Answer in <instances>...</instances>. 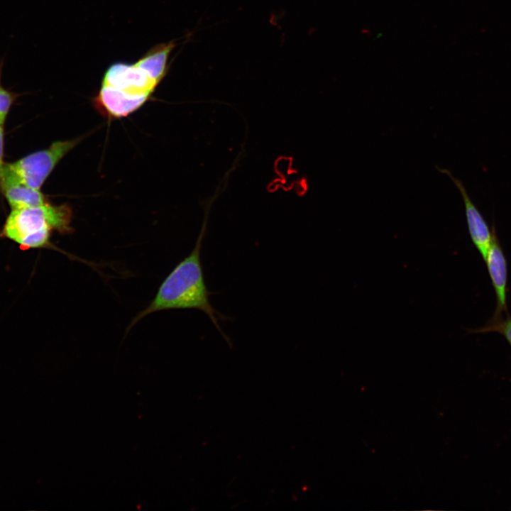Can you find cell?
Listing matches in <instances>:
<instances>
[{
	"label": "cell",
	"mask_w": 511,
	"mask_h": 511,
	"mask_svg": "<svg viewBox=\"0 0 511 511\" xmlns=\"http://www.w3.org/2000/svg\"><path fill=\"white\" fill-rule=\"evenodd\" d=\"M205 233L203 226L192 252L181 260L161 283L150 303L131 322L127 332L145 317L162 310L192 309L203 312L211 320L222 337L231 345L230 339L223 331L219 320L226 317L218 312L210 302L201 262L202 241Z\"/></svg>",
	"instance_id": "obj_1"
},
{
	"label": "cell",
	"mask_w": 511,
	"mask_h": 511,
	"mask_svg": "<svg viewBox=\"0 0 511 511\" xmlns=\"http://www.w3.org/2000/svg\"><path fill=\"white\" fill-rule=\"evenodd\" d=\"M82 138L59 141L48 148L28 154L14 162L6 163L0 175L13 178L31 187L40 189L60 160Z\"/></svg>",
	"instance_id": "obj_3"
},
{
	"label": "cell",
	"mask_w": 511,
	"mask_h": 511,
	"mask_svg": "<svg viewBox=\"0 0 511 511\" xmlns=\"http://www.w3.org/2000/svg\"><path fill=\"white\" fill-rule=\"evenodd\" d=\"M3 62H0V123L4 124L7 115L18 94L5 89L1 84Z\"/></svg>",
	"instance_id": "obj_11"
},
{
	"label": "cell",
	"mask_w": 511,
	"mask_h": 511,
	"mask_svg": "<svg viewBox=\"0 0 511 511\" xmlns=\"http://www.w3.org/2000/svg\"><path fill=\"white\" fill-rule=\"evenodd\" d=\"M472 333L497 332L502 335L511 346V316L507 314L504 319L502 317H493L485 326L471 331Z\"/></svg>",
	"instance_id": "obj_10"
},
{
	"label": "cell",
	"mask_w": 511,
	"mask_h": 511,
	"mask_svg": "<svg viewBox=\"0 0 511 511\" xmlns=\"http://www.w3.org/2000/svg\"><path fill=\"white\" fill-rule=\"evenodd\" d=\"M72 209L67 204L49 203L33 207L11 209L1 236L16 243L23 249L52 248L51 232L70 233Z\"/></svg>",
	"instance_id": "obj_2"
},
{
	"label": "cell",
	"mask_w": 511,
	"mask_h": 511,
	"mask_svg": "<svg viewBox=\"0 0 511 511\" xmlns=\"http://www.w3.org/2000/svg\"><path fill=\"white\" fill-rule=\"evenodd\" d=\"M496 297L493 317H500L507 310V261L495 233L484 258Z\"/></svg>",
	"instance_id": "obj_6"
},
{
	"label": "cell",
	"mask_w": 511,
	"mask_h": 511,
	"mask_svg": "<svg viewBox=\"0 0 511 511\" xmlns=\"http://www.w3.org/2000/svg\"><path fill=\"white\" fill-rule=\"evenodd\" d=\"M436 169L447 175L458 189L463 202L466 219L471 239L484 260L496 233L495 226L491 229L484 216L474 204L462 181L454 177L451 171L436 166Z\"/></svg>",
	"instance_id": "obj_4"
},
{
	"label": "cell",
	"mask_w": 511,
	"mask_h": 511,
	"mask_svg": "<svg viewBox=\"0 0 511 511\" xmlns=\"http://www.w3.org/2000/svg\"><path fill=\"white\" fill-rule=\"evenodd\" d=\"M150 95H131L107 85L101 87L95 98L97 108L109 116L119 118L128 115L141 107Z\"/></svg>",
	"instance_id": "obj_7"
},
{
	"label": "cell",
	"mask_w": 511,
	"mask_h": 511,
	"mask_svg": "<svg viewBox=\"0 0 511 511\" xmlns=\"http://www.w3.org/2000/svg\"><path fill=\"white\" fill-rule=\"evenodd\" d=\"M4 124L0 123V175L5 165L4 162Z\"/></svg>",
	"instance_id": "obj_12"
},
{
	"label": "cell",
	"mask_w": 511,
	"mask_h": 511,
	"mask_svg": "<svg viewBox=\"0 0 511 511\" xmlns=\"http://www.w3.org/2000/svg\"><path fill=\"white\" fill-rule=\"evenodd\" d=\"M175 46L174 41L157 45L134 65L158 84L166 73L168 57Z\"/></svg>",
	"instance_id": "obj_9"
},
{
	"label": "cell",
	"mask_w": 511,
	"mask_h": 511,
	"mask_svg": "<svg viewBox=\"0 0 511 511\" xmlns=\"http://www.w3.org/2000/svg\"><path fill=\"white\" fill-rule=\"evenodd\" d=\"M0 189L11 209L38 207L48 203L40 189L6 175L0 177Z\"/></svg>",
	"instance_id": "obj_8"
},
{
	"label": "cell",
	"mask_w": 511,
	"mask_h": 511,
	"mask_svg": "<svg viewBox=\"0 0 511 511\" xmlns=\"http://www.w3.org/2000/svg\"><path fill=\"white\" fill-rule=\"evenodd\" d=\"M102 84L131 95H150L158 83L134 64L116 62L106 71Z\"/></svg>",
	"instance_id": "obj_5"
}]
</instances>
